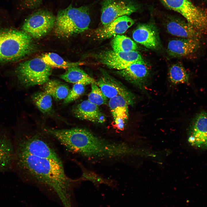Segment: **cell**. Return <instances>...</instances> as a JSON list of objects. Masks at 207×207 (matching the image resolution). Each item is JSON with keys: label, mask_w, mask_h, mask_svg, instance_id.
<instances>
[{"label": "cell", "mask_w": 207, "mask_h": 207, "mask_svg": "<svg viewBox=\"0 0 207 207\" xmlns=\"http://www.w3.org/2000/svg\"><path fill=\"white\" fill-rule=\"evenodd\" d=\"M47 133L69 151L87 158L102 159L121 157L127 150L122 143L110 142L85 129L47 128Z\"/></svg>", "instance_id": "1"}, {"label": "cell", "mask_w": 207, "mask_h": 207, "mask_svg": "<svg viewBox=\"0 0 207 207\" xmlns=\"http://www.w3.org/2000/svg\"><path fill=\"white\" fill-rule=\"evenodd\" d=\"M16 151L17 167L26 180L58 189L68 187L72 182L66 174L62 161Z\"/></svg>", "instance_id": "2"}, {"label": "cell", "mask_w": 207, "mask_h": 207, "mask_svg": "<svg viewBox=\"0 0 207 207\" xmlns=\"http://www.w3.org/2000/svg\"><path fill=\"white\" fill-rule=\"evenodd\" d=\"M34 49L32 38L15 28L8 14L0 10V68L23 58Z\"/></svg>", "instance_id": "3"}, {"label": "cell", "mask_w": 207, "mask_h": 207, "mask_svg": "<svg viewBox=\"0 0 207 207\" xmlns=\"http://www.w3.org/2000/svg\"><path fill=\"white\" fill-rule=\"evenodd\" d=\"M89 9L86 6L76 7L70 4L57 12L54 27L56 34L68 38L87 30L91 22Z\"/></svg>", "instance_id": "4"}, {"label": "cell", "mask_w": 207, "mask_h": 207, "mask_svg": "<svg viewBox=\"0 0 207 207\" xmlns=\"http://www.w3.org/2000/svg\"><path fill=\"white\" fill-rule=\"evenodd\" d=\"M51 72V68L37 57L19 63L12 73L20 84L28 87L45 84Z\"/></svg>", "instance_id": "5"}, {"label": "cell", "mask_w": 207, "mask_h": 207, "mask_svg": "<svg viewBox=\"0 0 207 207\" xmlns=\"http://www.w3.org/2000/svg\"><path fill=\"white\" fill-rule=\"evenodd\" d=\"M40 134L26 135L16 142V151L43 158L62 160L52 141Z\"/></svg>", "instance_id": "6"}, {"label": "cell", "mask_w": 207, "mask_h": 207, "mask_svg": "<svg viewBox=\"0 0 207 207\" xmlns=\"http://www.w3.org/2000/svg\"><path fill=\"white\" fill-rule=\"evenodd\" d=\"M166 7L183 16L188 23L202 34L207 33V12L189 0H159Z\"/></svg>", "instance_id": "7"}, {"label": "cell", "mask_w": 207, "mask_h": 207, "mask_svg": "<svg viewBox=\"0 0 207 207\" xmlns=\"http://www.w3.org/2000/svg\"><path fill=\"white\" fill-rule=\"evenodd\" d=\"M56 16L48 10L41 9L35 11L24 21L21 30L32 38L44 37L54 27Z\"/></svg>", "instance_id": "8"}, {"label": "cell", "mask_w": 207, "mask_h": 207, "mask_svg": "<svg viewBox=\"0 0 207 207\" xmlns=\"http://www.w3.org/2000/svg\"><path fill=\"white\" fill-rule=\"evenodd\" d=\"M101 5V21L103 25L120 17L128 16L138 9L131 0H103Z\"/></svg>", "instance_id": "9"}, {"label": "cell", "mask_w": 207, "mask_h": 207, "mask_svg": "<svg viewBox=\"0 0 207 207\" xmlns=\"http://www.w3.org/2000/svg\"><path fill=\"white\" fill-rule=\"evenodd\" d=\"M98 58L102 64L119 70L134 63L145 64L140 53L137 51L127 52L108 51L100 54Z\"/></svg>", "instance_id": "10"}, {"label": "cell", "mask_w": 207, "mask_h": 207, "mask_svg": "<svg viewBox=\"0 0 207 207\" xmlns=\"http://www.w3.org/2000/svg\"><path fill=\"white\" fill-rule=\"evenodd\" d=\"M96 84L105 96L110 99L117 96L123 97L133 106L135 97L124 85L107 74H103L97 81Z\"/></svg>", "instance_id": "11"}, {"label": "cell", "mask_w": 207, "mask_h": 207, "mask_svg": "<svg viewBox=\"0 0 207 207\" xmlns=\"http://www.w3.org/2000/svg\"><path fill=\"white\" fill-rule=\"evenodd\" d=\"M132 37L135 42L150 49H156L160 45L158 30L152 23L138 25L133 33Z\"/></svg>", "instance_id": "12"}, {"label": "cell", "mask_w": 207, "mask_h": 207, "mask_svg": "<svg viewBox=\"0 0 207 207\" xmlns=\"http://www.w3.org/2000/svg\"><path fill=\"white\" fill-rule=\"evenodd\" d=\"M188 141L193 146L207 148V113L202 112L196 116L191 126Z\"/></svg>", "instance_id": "13"}, {"label": "cell", "mask_w": 207, "mask_h": 207, "mask_svg": "<svg viewBox=\"0 0 207 207\" xmlns=\"http://www.w3.org/2000/svg\"><path fill=\"white\" fill-rule=\"evenodd\" d=\"M134 23V20L128 16H123L97 28L95 34L98 39H108L124 33Z\"/></svg>", "instance_id": "14"}, {"label": "cell", "mask_w": 207, "mask_h": 207, "mask_svg": "<svg viewBox=\"0 0 207 207\" xmlns=\"http://www.w3.org/2000/svg\"><path fill=\"white\" fill-rule=\"evenodd\" d=\"M119 71L118 74L125 80L141 90L144 89L150 74L145 64H133Z\"/></svg>", "instance_id": "15"}, {"label": "cell", "mask_w": 207, "mask_h": 207, "mask_svg": "<svg viewBox=\"0 0 207 207\" xmlns=\"http://www.w3.org/2000/svg\"><path fill=\"white\" fill-rule=\"evenodd\" d=\"M199 39L180 38L171 40L167 46V51L171 56H186L196 52L200 47Z\"/></svg>", "instance_id": "16"}, {"label": "cell", "mask_w": 207, "mask_h": 207, "mask_svg": "<svg viewBox=\"0 0 207 207\" xmlns=\"http://www.w3.org/2000/svg\"><path fill=\"white\" fill-rule=\"evenodd\" d=\"M75 116L79 119L97 123H102L106 118L98 106L88 100H84L73 109Z\"/></svg>", "instance_id": "17"}, {"label": "cell", "mask_w": 207, "mask_h": 207, "mask_svg": "<svg viewBox=\"0 0 207 207\" xmlns=\"http://www.w3.org/2000/svg\"><path fill=\"white\" fill-rule=\"evenodd\" d=\"M166 25L168 32L177 37L200 39L201 37V34L187 22L179 18H169Z\"/></svg>", "instance_id": "18"}, {"label": "cell", "mask_w": 207, "mask_h": 207, "mask_svg": "<svg viewBox=\"0 0 207 207\" xmlns=\"http://www.w3.org/2000/svg\"><path fill=\"white\" fill-rule=\"evenodd\" d=\"M73 67L67 69L60 77L66 82L75 84L87 85L96 83V81L82 69L78 67Z\"/></svg>", "instance_id": "19"}, {"label": "cell", "mask_w": 207, "mask_h": 207, "mask_svg": "<svg viewBox=\"0 0 207 207\" xmlns=\"http://www.w3.org/2000/svg\"><path fill=\"white\" fill-rule=\"evenodd\" d=\"M108 105L114 120L120 119L126 121L129 116L128 107L131 105L124 97L117 96L110 99Z\"/></svg>", "instance_id": "20"}, {"label": "cell", "mask_w": 207, "mask_h": 207, "mask_svg": "<svg viewBox=\"0 0 207 207\" xmlns=\"http://www.w3.org/2000/svg\"><path fill=\"white\" fill-rule=\"evenodd\" d=\"M43 88L44 92L59 100L65 99L70 90L66 84L54 80H49Z\"/></svg>", "instance_id": "21"}, {"label": "cell", "mask_w": 207, "mask_h": 207, "mask_svg": "<svg viewBox=\"0 0 207 207\" xmlns=\"http://www.w3.org/2000/svg\"><path fill=\"white\" fill-rule=\"evenodd\" d=\"M41 58L46 64L51 68L67 69L84 64L82 62H71L66 61L59 55L54 53H46L42 56Z\"/></svg>", "instance_id": "22"}, {"label": "cell", "mask_w": 207, "mask_h": 207, "mask_svg": "<svg viewBox=\"0 0 207 207\" xmlns=\"http://www.w3.org/2000/svg\"><path fill=\"white\" fill-rule=\"evenodd\" d=\"M112 46L113 50L115 51L127 52L135 51L138 48L135 43L131 38L120 35L114 37L112 41Z\"/></svg>", "instance_id": "23"}, {"label": "cell", "mask_w": 207, "mask_h": 207, "mask_svg": "<svg viewBox=\"0 0 207 207\" xmlns=\"http://www.w3.org/2000/svg\"><path fill=\"white\" fill-rule=\"evenodd\" d=\"M168 76L173 84L188 83L189 76L184 68L179 63L172 65L169 68Z\"/></svg>", "instance_id": "24"}, {"label": "cell", "mask_w": 207, "mask_h": 207, "mask_svg": "<svg viewBox=\"0 0 207 207\" xmlns=\"http://www.w3.org/2000/svg\"><path fill=\"white\" fill-rule=\"evenodd\" d=\"M32 99L43 113H49L51 111L52 106L51 96L44 91L35 93L32 96Z\"/></svg>", "instance_id": "25"}, {"label": "cell", "mask_w": 207, "mask_h": 207, "mask_svg": "<svg viewBox=\"0 0 207 207\" xmlns=\"http://www.w3.org/2000/svg\"><path fill=\"white\" fill-rule=\"evenodd\" d=\"M5 131L0 133V157L13 159L14 156L13 145Z\"/></svg>", "instance_id": "26"}, {"label": "cell", "mask_w": 207, "mask_h": 207, "mask_svg": "<svg viewBox=\"0 0 207 207\" xmlns=\"http://www.w3.org/2000/svg\"><path fill=\"white\" fill-rule=\"evenodd\" d=\"M91 85V90L88 95V100L98 106L106 104L108 98L103 94L96 83Z\"/></svg>", "instance_id": "27"}, {"label": "cell", "mask_w": 207, "mask_h": 207, "mask_svg": "<svg viewBox=\"0 0 207 207\" xmlns=\"http://www.w3.org/2000/svg\"><path fill=\"white\" fill-rule=\"evenodd\" d=\"M84 85L80 84H75L68 94L64 99V103L67 104L78 99L84 93Z\"/></svg>", "instance_id": "28"}, {"label": "cell", "mask_w": 207, "mask_h": 207, "mask_svg": "<svg viewBox=\"0 0 207 207\" xmlns=\"http://www.w3.org/2000/svg\"><path fill=\"white\" fill-rule=\"evenodd\" d=\"M81 179H87L95 183H102L107 182L106 180L94 173L85 170L83 172Z\"/></svg>", "instance_id": "29"}, {"label": "cell", "mask_w": 207, "mask_h": 207, "mask_svg": "<svg viewBox=\"0 0 207 207\" xmlns=\"http://www.w3.org/2000/svg\"><path fill=\"white\" fill-rule=\"evenodd\" d=\"M43 0H21L24 7L28 9H34L38 8Z\"/></svg>", "instance_id": "30"}, {"label": "cell", "mask_w": 207, "mask_h": 207, "mask_svg": "<svg viewBox=\"0 0 207 207\" xmlns=\"http://www.w3.org/2000/svg\"><path fill=\"white\" fill-rule=\"evenodd\" d=\"M12 160L9 158L0 157V169L7 166Z\"/></svg>", "instance_id": "31"}]
</instances>
